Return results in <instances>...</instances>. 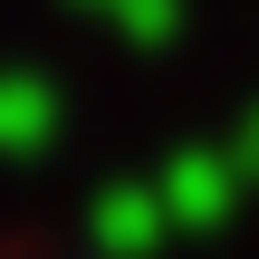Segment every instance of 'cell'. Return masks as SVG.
I'll list each match as a JSON object with an SVG mask.
<instances>
[{"label": "cell", "instance_id": "1", "mask_svg": "<svg viewBox=\"0 0 259 259\" xmlns=\"http://www.w3.org/2000/svg\"><path fill=\"white\" fill-rule=\"evenodd\" d=\"M48 115H58L48 77L10 67V77H0V154H38V144H48Z\"/></svg>", "mask_w": 259, "mask_h": 259}, {"label": "cell", "instance_id": "2", "mask_svg": "<svg viewBox=\"0 0 259 259\" xmlns=\"http://www.w3.org/2000/svg\"><path fill=\"white\" fill-rule=\"evenodd\" d=\"M106 10H125L135 29H163V19H173V0H106Z\"/></svg>", "mask_w": 259, "mask_h": 259}]
</instances>
